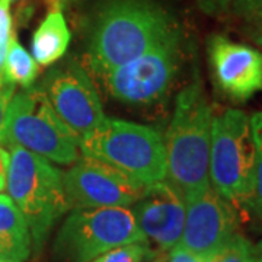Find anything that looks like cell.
<instances>
[{
  "instance_id": "6da1fadb",
  "label": "cell",
  "mask_w": 262,
  "mask_h": 262,
  "mask_svg": "<svg viewBox=\"0 0 262 262\" xmlns=\"http://www.w3.org/2000/svg\"><path fill=\"white\" fill-rule=\"evenodd\" d=\"M178 24L155 0H106L86 48V61L96 76L141 56Z\"/></svg>"
},
{
  "instance_id": "7a4b0ae2",
  "label": "cell",
  "mask_w": 262,
  "mask_h": 262,
  "mask_svg": "<svg viewBox=\"0 0 262 262\" xmlns=\"http://www.w3.org/2000/svg\"><path fill=\"white\" fill-rule=\"evenodd\" d=\"M213 108L201 82L195 79L178 94L170 120L166 149V178L184 200L208 188Z\"/></svg>"
},
{
  "instance_id": "3957f363",
  "label": "cell",
  "mask_w": 262,
  "mask_h": 262,
  "mask_svg": "<svg viewBox=\"0 0 262 262\" xmlns=\"http://www.w3.org/2000/svg\"><path fill=\"white\" fill-rule=\"evenodd\" d=\"M6 188L28 223L34 251L44 248L50 230L70 208L63 172L50 160L19 146H9Z\"/></svg>"
},
{
  "instance_id": "277c9868",
  "label": "cell",
  "mask_w": 262,
  "mask_h": 262,
  "mask_svg": "<svg viewBox=\"0 0 262 262\" xmlns=\"http://www.w3.org/2000/svg\"><path fill=\"white\" fill-rule=\"evenodd\" d=\"M82 155L103 160L149 185L166 178V149L159 131L120 118H103L79 141Z\"/></svg>"
},
{
  "instance_id": "5b68a950",
  "label": "cell",
  "mask_w": 262,
  "mask_h": 262,
  "mask_svg": "<svg viewBox=\"0 0 262 262\" xmlns=\"http://www.w3.org/2000/svg\"><path fill=\"white\" fill-rule=\"evenodd\" d=\"M253 144L251 117L241 110H225L214 114L208 175L210 184L230 204H252Z\"/></svg>"
},
{
  "instance_id": "8992f818",
  "label": "cell",
  "mask_w": 262,
  "mask_h": 262,
  "mask_svg": "<svg viewBox=\"0 0 262 262\" xmlns=\"http://www.w3.org/2000/svg\"><path fill=\"white\" fill-rule=\"evenodd\" d=\"M134 242H149L127 207L73 208L53 242L56 262H91Z\"/></svg>"
},
{
  "instance_id": "52a82bcc",
  "label": "cell",
  "mask_w": 262,
  "mask_h": 262,
  "mask_svg": "<svg viewBox=\"0 0 262 262\" xmlns=\"http://www.w3.org/2000/svg\"><path fill=\"white\" fill-rule=\"evenodd\" d=\"M79 141L38 86L12 96L6 113L8 146H19L58 165H72L79 159Z\"/></svg>"
},
{
  "instance_id": "ba28073f",
  "label": "cell",
  "mask_w": 262,
  "mask_h": 262,
  "mask_svg": "<svg viewBox=\"0 0 262 262\" xmlns=\"http://www.w3.org/2000/svg\"><path fill=\"white\" fill-rule=\"evenodd\" d=\"M182 35L177 28L141 56L101 76L106 92L127 105H151L168 94L182 63Z\"/></svg>"
},
{
  "instance_id": "9c48e42d",
  "label": "cell",
  "mask_w": 262,
  "mask_h": 262,
  "mask_svg": "<svg viewBox=\"0 0 262 262\" xmlns=\"http://www.w3.org/2000/svg\"><path fill=\"white\" fill-rule=\"evenodd\" d=\"M38 88L58 118L75 131L79 139L105 118L94 82L76 60L51 64Z\"/></svg>"
},
{
  "instance_id": "30bf717a",
  "label": "cell",
  "mask_w": 262,
  "mask_h": 262,
  "mask_svg": "<svg viewBox=\"0 0 262 262\" xmlns=\"http://www.w3.org/2000/svg\"><path fill=\"white\" fill-rule=\"evenodd\" d=\"M63 182L70 208L133 206L146 188L121 169L84 155L63 173Z\"/></svg>"
},
{
  "instance_id": "8fae6325",
  "label": "cell",
  "mask_w": 262,
  "mask_h": 262,
  "mask_svg": "<svg viewBox=\"0 0 262 262\" xmlns=\"http://www.w3.org/2000/svg\"><path fill=\"white\" fill-rule=\"evenodd\" d=\"M207 56L215 88L234 102L262 92V51L222 34L207 39Z\"/></svg>"
},
{
  "instance_id": "7c38bea8",
  "label": "cell",
  "mask_w": 262,
  "mask_h": 262,
  "mask_svg": "<svg viewBox=\"0 0 262 262\" xmlns=\"http://www.w3.org/2000/svg\"><path fill=\"white\" fill-rule=\"evenodd\" d=\"M185 225L179 244L196 256L204 258L237 233L236 207L214 188L185 200Z\"/></svg>"
},
{
  "instance_id": "4fadbf2b",
  "label": "cell",
  "mask_w": 262,
  "mask_h": 262,
  "mask_svg": "<svg viewBox=\"0 0 262 262\" xmlns=\"http://www.w3.org/2000/svg\"><path fill=\"white\" fill-rule=\"evenodd\" d=\"M131 211L146 239L155 242L162 251H169L179 244L187 207L182 194L173 185L165 181L146 185Z\"/></svg>"
},
{
  "instance_id": "5bb4252c",
  "label": "cell",
  "mask_w": 262,
  "mask_h": 262,
  "mask_svg": "<svg viewBox=\"0 0 262 262\" xmlns=\"http://www.w3.org/2000/svg\"><path fill=\"white\" fill-rule=\"evenodd\" d=\"M31 246L25 217L9 195L0 194V262H25Z\"/></svg>"
},
{
  "instance_id": "9a60e30c",
  "label": "cell",
  "mask_w": 262,
  "mask_h": 262,
  "mask_svg": "<svg viewBox=\"0 0 262 262\" xmlns=\"http://www.w3.org/2000/svg\"><path fill=\"white\" fill-rule=\"evenodd\" d=\"M72 34L61 9H53L35 29L31 41V53L41 66H51L64 56Z\"/></svg>"
},
{
  "instance_id": "2e32d148",
  "label": "cell",
  "mask_w": 262,
  "mask_h": 262,
  "mask_svg": "<svg viewBox=\"0 0 262 262\" xmlns=\"http://www.w3.org/2000/svg\"><path fill=\"white\" fill-rule=\"evenodd\" d=\"M38 76V63L25 48L19 44L13 34L5 61V80L13 86L31 88Z\"/></svg>"
},
{
  "instance_id": "e0dca14e",
  "label": "cell",
  "mask_w": 262,
  "mask_h": 262,
  "mask_svg": "<svg viewBox=\"0 0 262 262\" xmlns=\"http://www.w3.org/2000/svg\"><path fill=\"white\" fill-rule=\"evenodd\" d=\"M201 262H258V252L251 241L236 233L214 252L201 258Z\"/></svg>"
},
{
  "instance_id": "ac0fdd59",
  "label": "cell",
  "mask_w": 262,
  "mask_h": 262,
  "mask_svg": "<svg viewBox=\"0 0 262 262\" xmlns=\"http://www.w3.org/2000/svg\"><path fill=\"white\" fill-rule=\"evenodd\" d=\"M253 144H255V166H253L252 207L262 220V113L251 115Z\"/></svg>"
},
{
  "instance_id": "d6986e66",
  "label": "cell",
  "mask_w": 262,
  "mask_h": 262,
  "mask_svg": "<svg viewBox=\"0 0 262 262\" xmlns=\"http://www.w3.org/2000/svg\"><path fill=\"white\" fill-rule=\"evenodd\" d=\"M153 258L149 242H134L114 248L91 262H144Z\"/></svg>"
},
{
  "instance_id": "ffe728a7",
  "label": "cell",
  "mask_w": 262,
  "mask_h": 262,
  "mask_svg": "<svg viewBox=\"0 0 262 262\" xmlns=\"http://www.w3.org/2000/svg\"><path fill=\"white\" fill-rule=\"evenodd\" d=\"M13 95H15L13 84L0 86V143L5 144H6V113Z\"/></svg>"
},
{
  "instance_id": "44dd1931",
  "label": "cell",
  "mask_w": 262,
  "mask_h": 262,
  "mask_svg": "<svg viewBox=\"0 0 262 262\" xmlns=\"http://www.w3.org/2000/svg\"><path fill=\"white\" fill-rule=\"evenodd\" d=\"M12 35L10 0H0V46H9Z\"/></svg>"
},
{
  "instance_id": "7402d4cb",
  "label": "cell",
  "mask_w": 262,
  "mask_h": 262,
  "mask_svg": "<svg viewBox=\"0 0 262 262\" xmlns=\"http://www.w3.org/2000/svg\"><path fill=\"white\" fill-rule=\"evenodd\" d=\"M230 10L236 16L245 18L246 20L255 16L262 10V0H233Z\"/></svg>"
},
{
  "instance_id": "603a6c76",
  "label": "cell",
  "mask_w": 262,
  "mask_h": 262,
  "mask_svg": "<svg viewBox=\"0 0 262 262\" xmlns=\"http://www.w3.org/2000/svg\"><path fill=\"white\" fill-rule=\"evenodd\" d=\"M196 6L208 16L225 15L232 8L233 0H195Z\"/></svg>"
},
{
  "instance_id": "cb8c5ba5",
  "label": "cell",
  "mask_w": 262,
  "mask_h": 262,
  "mask_svg": "<svg viewBox=\"0 0 262 262\" xmlns=\"http://www.w3.org/2000/svg\"><path fill=\"white\" fill-rule=\"evenodd\" d=\"M163 262H201V258L191 251H188L187 248H184L181 244H177L173 248L169 249Z\"/></svg>"
},
{
  "instance_id": "d4e9b609",
  "label": "cell",
  "mask_w": 262,
  "mask_h": 262,
  "mask_svg": "<svg viewBox=\"0 0 262 262\" xmlns=\"http://www.w3.org/2000/svg\"><path fill=\"white\" fill-rule=\"evenodd\" d=\"M248 22H249V28H248L249 37L252 38L255 44H258L262 48V10L251 19H248Z\"/></svg>"
},
{
  "instance_id": "484cf974",
  "label": "cell",
  "mask_w": 262,
  "mask_h": 262,
  "mask_svg": "<svg viewBox=\"0 0 262 262\" xmlns=\"http://www.w3.org/2000/svg\"><path fill=\"white\" fill-rule=\"evenodd\" d=\"M8 168H9V153L0 146V192H3V189L6 188Z\"/></svg>"
},
{
  "instance_id": "4316f807",
  "label": "cell",
  "mask_w": 262,
  "mask_h": 262,
  "mask_svg": "<svg viewBox=\"0 0 262 262\" xmlns=\"http://www.w3.org/2000/svg\"><path fill=\"white\" fill-rule=\"evenodd\" d=\"M50 2L53 3L54 9H60L61 6H64V5L70 3V2H73V0H50Z\"/></svg>"
},
{
  "instance_id": "83f0119b",
  "label": "cell",
  "mask_w": 262,
  "mask_h": 262,
  "mask_svg": "<svg viewBox=\"0 0 262 262\" xmlns=\"http://www.w3.org/2000/svg\"><path fill=\"white\" fill-rule=\"evenodd\" d=\"M256 252H258V262H262V242L256 246Z\"/></svg>"
}]
</instances>
